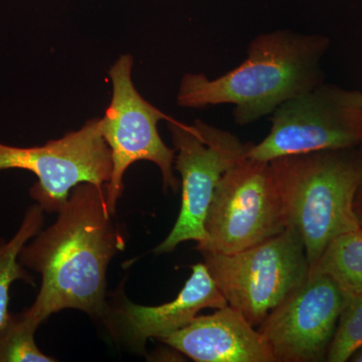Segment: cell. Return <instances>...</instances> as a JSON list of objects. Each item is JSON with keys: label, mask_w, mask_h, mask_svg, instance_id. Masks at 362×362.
<instances>
[{"label": "cell", "mask_w": 362, "mask_h": 362, "mask_svg": "<svg viewBox=\"0 0 362 362\" xmlns=\"http://www.w3.org/2000/svg\"><path fill=\"white\" fill-rule=\"evenodd\" d=\"M125 245L107 206L106 185L74 187L56 223L21 250V265L42 275L39 295L23 315L39 326L64 309L106 317L107 269Z\"/></svg>", "instance_id": "cell-1"}, {"label": "cell", "mask_w": 362, "mask_h": 362, "mask_svg": "<svg viewBox=\"0 0 362 362\" xmlns=\"http://www.w3.org/2000/svg\"><path fill=\"white\" fill-rule=\"evenodd\" d=\"M329 47V39L317 33H259L250 42L246 59L221 77L185 74L177 104L194 109L230 104L238 125L254 123L324 83L321 61Z\"/></svg>", "instance_id": "cell-2"}, {"label": "cell", "mask_w": 362, "mask_h": 362, "mask_svg": "<svg viewBox=\"0 0 362 362\" xmlns=\"http://www.w3.org/2000/svg\"><path fill=\"white\" fill-rule=\"evenodd\" d=\"M287 221L303 242L310 268L331 240L361 226L354 199L362 182L356 148L295 154L270 161Z\"/></svg>", "instance_id": "cell-3"}, {"label": "cell", "mask_w": 362, "mask_h": 362, "mask_svg": "<svg viewBox=\"0 0 362 362\" xmlns=\"http://www.w3.org/2000/svg\"><path fill=\"white\" fill-rule=\"evenodd\" d=\"M201 252L228 306L257 329L310 271L303 242L291 228L233 254Z\"/></svg>", "instance_id": "cell-4"}, {"label": "cell", "mask_w": 362, "mask_h": 362, "mask_svg": "<svg viewBox=\"0 0 362 362\" xmlns=\"http://www.w3.org/2000/svg\"><path fill=\"white\" fill-rule=\"evenodd\" d=\"M271 130L247 157L270 162L311 152L356 148L362 141V92L322 84L272 113Z\"/></svg>", "instance_id": "cell-5"}, {"label": "cell", "mask_w": 362, "mask_h": 362, "mask_svg": "<svg viewBox=\"0 0 362 362\" xmlns=\"http://www.w3.org/2000/svg\"><path fill=\"white\" fill-rule=\"evenodd\" d=\"M166 121L175 145V168L181 176V207L175 226L154 250L156 254L173 252L187 240L206 242L204 223L216 188L228 169L247 158L252 145L202 120L192 125L170 117Z\"/></svg>", "instance_id": "cell-6"}, {"label": "cell", "mask_w": 362, "mask_h": 362, "mask_svg": "<svg viewBox=\"0 0 362 362\" xmlns=\"http://www.w3.org/2000/svg\"><path fill=\"white\" fill-rule=\"evenodd\" d=\"M199 252L233 254L287 228L282 199L270 162L245 158L221 178L204 223Z\"/></svg>", "instance_id": "cell-7"}, {"label": "cell", "mask_w": 362, "mask_h": 362, "mask_svg": "<svg viewBox=\"0 0 362 362\" xmlns=\"http://www.w3.org/2000/svg\"><path fill=\"white\" fill-rule=\"evenodd\" d=\"M133 58L123 54L109 71L113 93L111 103L101 118V132L110 148L111 180L106 185L107 206L115 216L122 195L123 177L136 161L153 162L160 169L164 189L176 192L180 182L173 173L175 149L162 141L157 124L169 117L148 103L132 82Z\"/></svg>", "instance_id": "cell-8"}, {"label": "cell", "mask_w": 362, "mask_h": 362, "mask_svg": "<svg viewBox=\"0 0 362 362\" xmlns=\"http://www.w3.org/2000/svg\"><path fill=\"white\" fill-rule=\"evenodd\" d=\"M23 169L37 177L30 194L44 211L59 213L70 192L81 183L104 187L111 180L110 148L101 132V118L42 146L16 147L0 143V171Z\"/></svg>", "instance_id": "cell-9"}, {"label": "cell", "mask_w": 362, "mask_h": 362, "mask_svg": "<svg viewBox=\"0 0 362 362\" xmlns=\"http://www.w3.org/2000/svg\"><path fill=\"white\" fill-rule=\"evenodd\" d=\"M347 299L332 279L309 273L258 327L276 362L325 361Z\"/></svg>", "instance_id": "cell-10"}, {"label": "cell", "mask_w": 362, "mask_h": 362, "mask_svg": "<svg viewBox=\"0 0 362 362\" xmlns=\"http://www.w3.org/2000/svg\"><path fill=\"white\" fill-rule=\"evenodd\" d=\"M160 341L197 362H276L258 329L230 306L197 316Z\"/></svg>", "instance_id": "cell-11"}, {"label": "cell", "mask_w": 362, "mask_h": 362, "mask_svg": "<svg viewBox=\"0 0 362 362\" xmlns=\"http://www.w3.org/2000/svg\"><path fill=\"white\" fill-rule=\"evenodd\" d=\"M192 269V275L173 301L152 307L127 301L117 310L131 344L143 349L149 338L160 340L187 327L204 309L228 306L204 263Z\"/></svg>", "instance_id": "cell-12"}, {"label": "cell", "mask_w": 362, "mask_h": 362, "mask_svg": "<svg viewBox=\"0 0 362 362\" xmlns=\"http://www.w3.org/2000/svg\"><path fill=\"white\" fill-rule=\"evenodd\" d=\"M309 273L328 276L347 297L362 294V226L331 240Z\"/></svg>", "instance_id": "cell-13"}, {"label": "cell", "mask_w": 362, "mask_h": 362, "mask_svg": "<svg viewBox=\"0 0 362 362\" xmlns=\"http://www.w3.org/2000/svg\"><path fill=\"white\" fill-rule=\"evenodd\" d=\"M44 209L40 204L28 209L23 223L11 240L0 239V330L11 314L8 311L9 289L14 281L33 283V277L18 261L21 250L42 230Z\"/></svg>", "instance_id": "cell-14"}, {"label": "cell", "mask_w": 362, "mask_h": 362, "mask_svg": "<svg viewBox=\"0 0 362 362\" xmlns=\"http://www.w3.org/2000/svg\"><path fill=\"white\" fill-rule=\"evenodd\" d=\"M39 325L23 313L11 314L0 330V362H54V357L45 356L35 341Z\"/></svg>", "instance_id": "cell-15"}, {"label": "cell", "mask_w": 362, "mask_h": 362, "mask_svg": "<svg viewBox=\"0 0 362 362\" xmlns=\"http://www.w3.org/2000/svg\"><path fill=\"white\" fill-rule=\"evenodd\" d=\"M362 347V294L350 296L340 314L326 361L345 362Z\"/></svg>", "instance_id": "cell-16"}, {"label": "cell", "mask_w": 362, "mask_h": 362, "mask_svg": "<svg viewBox=\"0 0 362 362\" xmlns=\"http://www.w3.org/2000/svg\"><path fill=\"white\" fill-rule=\"evenodd\" d=\"M354 211H356L357 218L362 226V182L359 185L358 190H357L356 199H354Z\"/></svg>", "instance_id": "cell-17"}, {"label": "cell", "mask_w": 362, "mask_h": 362, "mask_svg": "<svg viewBox=\"0 0 362 362\" xmlns=\"http://www.w3.org/2000/svg\"><path fill=\"white\" fill-rule=\"evenodd\" d=\"M349 361L354 362H362V347L361 349L357 350L356 354L351 356V358H350Z\"/></svg>", "instance_id": "cell-18"}, {"label": "cell", "mask_w": 362, "mask_h": 362, "mask_svg": "<svg viewBox=\"0 0 362 362\" xmlns=\"http://www.w3.org/2000/svg\"><path fill=\"white\" fill-rule=\"evenodd\" d=\"M358 148L361 149V151L362 152V141L361 143V145H359Z\"/></svg>", "instance_id": "cell-19"}]
</instances>
